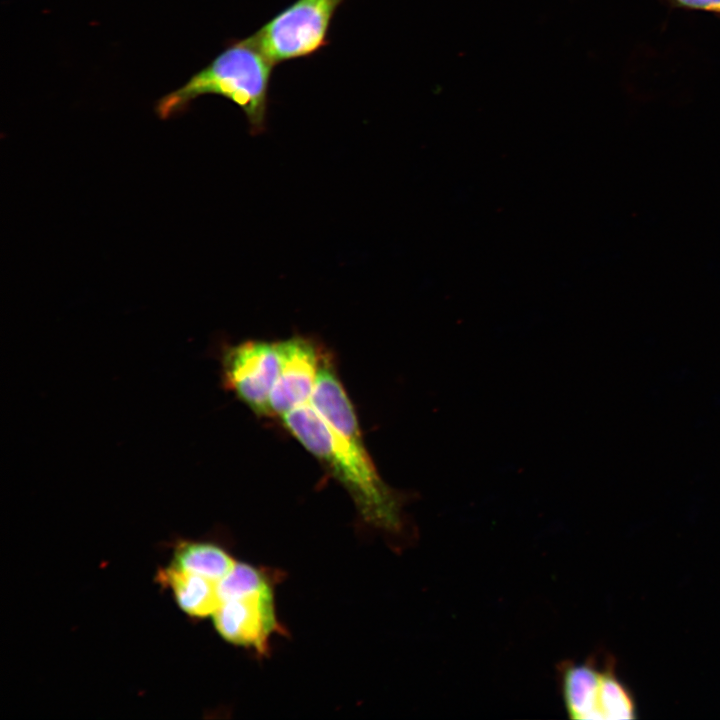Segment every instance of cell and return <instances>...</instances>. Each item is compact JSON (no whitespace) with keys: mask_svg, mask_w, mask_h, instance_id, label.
I'll use <instances>...</instances> for the list:
<instances>
[{"mask_svg":"<svg viewBox=\"0 0 720 720\" xmlns=\"http://www.w3.org/2000/svg\"><path fill=\"white\" fill-rule=\"evenodd\" d=\"M282 419L288 431L344 486L367 524L390 534L403 532L404 497L380 477L362 438L338 433L309 402Z\"/></svg>","mask_w":720,"mask_h":720,"instance_id":"6da1fadb","label":"cell"},{"mask_svg":"<svg viewBox=\"0 0 720 720\" xmlns=\"http://www.w3.org/2000/svg\"><path fill=\"white\" fill-rule=\"evenodd\" d=\"M274 66L251 36L233 41L183 86L161 98L156 111L161 118H168L194 99L213 94L241 108L252 134L262 133Z\"/></svg>","mask_w":720,"mask_h":720,"instance_id":"7a4b0ae2","label":"cell"},{"mask_svg":"<svg viewBox=\"0 0 720 720\" xmlns=\"http://www.w3.org/2000/svg\"><path fill=\"white\" fill-rule=\"evenodd\" d=\"M344 0H295L251 37L270 61L314 55L328 44L331 21Z\"/></svg>","mask_w":720,"mask_h":720,"instance_id":"3957f363","label":"cell"},{"mask_svg":"<svg viewBox=\"0 0 720 720\" xmlns=\"http://www.w3.org/2000/svg\"><path fill=\"white\" fill-rule=\"evenodd\" d=\"M280 361L278 342L246 341L225 347L221 352L222 383L252 410L269 415Z\"/></svg>","mask_w":720,"mask_h":720,"instance_id":"277c9868","label":"cell"},{"mask_svg":"<svg viewBox=\"0 0 720 720\" xmlns=\"http://www.w3.org/2000/svg\"><path fill=\"white\" fill-rule=\"evenodd\" d=\"M213 619L226 641L265 654L271 636L280 631L273 586L222 601Z\"/></svg>","mask_w":720,"mask_h":720,"instance_id":"5b68a950","label":"cell"},{"mask_svg":"<svg viewBox=\"0 0 720 720\" xmlns=\"http://www.w3.org/2000/svg\"><path fill=\"white\" fill-rule=\"evenodd\" d=\"M278 346L280 370L270 395L269 413L282 416L309 402L323 365L308 339L292 337L278 342Z\"/></svg>","mask_w":720,"mask_h":720,"instance_id":"8992f818","label":"cell"},{"mask_svg":"<svg viewBox=\"0 0 720 720\" xmlns=\"http://www.w3.org/2000/svg\"><path fill=\"white\" fill-rule=\"evenodd\" d=\"M560 693L570 719H603L599 709L602 670L592 659L577 663L565 661L558 666Z\"/></svg>","mask_w":720,"mask_h":720,"instance_id":"52a82bcc","label":"cell"},{"mask_svg":"<svg viewBox=\"0 0 720 720\" xmlns=\"http://www.w3.org/2000/svg\"><path fill=\"white\" fill-rule=\"evenodd\" d=\"M158 578L171 588L180 608L191 616L213 615L221 603L219 581L173 566L160 570Z\"/></svg>","mask_w":720,"mask_h":720,"instance_id":"ba28073f","label":"cell"},{"mask_svg":"<svg viewBox=\"0 0 720 720\" xmlns=\"http://www.w3.org/2000/svg\"><path fill=\"white\" fill-rule=\"evenodd\" d=\"M236 561L211 543H182L175 550L173 567L220 581Z\"/></svg>","mask_w":720,"mask_h":720,"instance_id":"9c48e42d","label":"cell"},{"mask_svg":"<svg viewBox=\"0 0 720 720\" xmlns=\"http://www.w3.org/2000/svg\"><path fill=\"white\" fill-rule=\"evenodd\" d=\"M599 709L603 719H635L636 707L632 694L617 678L612 665L602 670Z\"/></svg>","mask_w":720,"mask_h":720,"instance_id":"30bf717a","label":"cell"},{"mask_svg":"<svg viewBox=\"0 0 720 720\" xmlns=\"http://www.w3.org/2000/svg\"><path fill=\"white\" fill-rule=\"evenodd\" d=\"M272 586L271 577L263 569L247 563L236 562L230 572L218 582V593L222 602Z\"/></svg>","mask_w":720,"mask_h":720,"instance_id":"8fae6325","label":"cell"},{"mask_svg":"<svg viewBox=\"0 0 720 720\" xmlns=\"http://www.w3.org/2000/svg\"><path fill=\"white\" fill-rule=\"evenodd\" d=\"M673 6L720 16V0H668Z\"/></svg>","mask_w":720,"mask_h":720,"instance_id":"7c38bea8","label":"cell"}]
</instances>
